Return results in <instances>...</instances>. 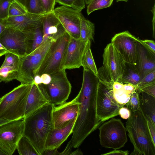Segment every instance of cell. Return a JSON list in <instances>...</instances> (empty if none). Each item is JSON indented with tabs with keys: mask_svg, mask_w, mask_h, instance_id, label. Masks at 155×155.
<instances>
[{
	"mask_svg": "<svg viewBox=\"0 0 155 155\" xmlns=\"http://www.w3.org/2000/svg\"><path fill=\"white\" fill-rule=\"evenodd\" d=\"M0 49L2 50H6L0 42Z\"/></svg>",
	"mask_w": 155,
	"mask_h": 155,
	"instance_id": "obj_52",
	"label": "cell"
},
{
	"mask_svg": "<svg viewBox=\"0 0 155 155\" xmlns=\"http://www.w3.org/2000/svg\"><path fill=\"white\" fill-rule=\"evenodd\" d=\"M96 114L99 121L103 122L119 115L121 107L113 96L112 87L99 81L96 98Z\"/></svg>",
	"mask_w": 155,
	"mask_h": 155,
	"instance_id": "obj_10",
	"label": "cell"
},
{
	"mask_svg": "<svg viewBox=\"0 0 155 155\" xmlns=\"http://www.w3.org/2000/svg\"><path fill=\"white\" fill-rule=\"evenodd\" d=\"M65 70L61 69L51 74V80L49 84L38 85L47 102L54 105L66 102L71 92V85Z\"/></svg>",
	"mask_w": 155,
	"mask_h": 155,
	"instance_id": "obj_7",
	"label": "cell"
},
{
	"mask_svg": "<svg viewBox=\"0 0 155 155\" xmlns=\"http://www.w3.org/2000/svg\"><path fill=\"white\" fill-rule=\"evenodd\" d=\"M44 14H35L28 12L22 15L8 17L3 20L6 27L25 33L41 26Z\"/></svg>",
	"mask_w": 155,
	"mask_h": 155,
	"instance_id": "obj_17",
	"label": "cell"
},
{
	"mask_svg": "<svg viewBox=\"0 0 155 155\" xmlns=\"http://www.w3.org/2000/svg\"><path fill=\"white\" fill-rule=\"evenodd\" d=\"M81 66L83 67V69L91 71L97 77V69L91 48H88L85 52L83 58Z\"/></svg>",
	"mask_w": 155,
	"mask_h": 155,
	"instance_id": "obj_29",
	"label": "cell"
},
{
	"mask_svg": "<svg viewBox=\"0 0 155 155\" xmlns=\"http://www.w3.org/2000/svg\"><path fill=\"white\" fill-rule=\"evenodd\" d=\"M24 33L27 40V55L32 52L41 44L43 38L42 25Z\"/></svg>",
	"mask_w": 155,
	"mask_h": 155,
	"instance_id": "obj_22",
	"label": "cell"
},
{
	"mask_svg": "<svg viewBox=\"0 0 155 155\" xmlns=\"http://www.w3.org/2000/svg\"><path fill=\"white\" fill-rule=\"evenodd\" d=\"M155 97V84L146 87L140 91Z\"/></svg>",
	"mask_w": 155,
	"mask_h": 155,
	"instance_id": "obj_42",
	"label": "cell"
},
{
	"mask_svg": "<svg viewBox=\"0 0 155 155\" xmlns=\"http://www.w3.org/2000/svg\"><path fill=\"white\" fill-rule=\"evenodd\" d=\"M9 121L8 120L4 119H0V125L9 122Z\"/></svg>",
	"mask_w": 155,
	"mask_h": 155,
	"instance_id": "obj_50",
	"label": "cell"
},
{
	"mask_svg": "<svg viewBox=\"0 0 155 155\" xmlns=\"http://www.w3.org/2000/svg\"><path fill=\"white\" fill-rule=\"evenodd\" d=\"M56 0H41L45 13L53 12Z\"/></svg>",
	"mask_w": 155,
	"mask_h": 155,
	"instance_id": "obj_38",
	"label": "cell"
},
{
	"mask_svg": "<svg viewBox=\"0 0 155 155\" xmlns=\"http://www.w3.org/2000/svg\"><path fill=\"white\" fill-rule=\"evenodd\" d=\"M6 28L4 20L0 19V35Z\"/></svg>",
	"mask_w": 155,
	"mask_h": 155,
	"instance_id": "obj_48",
	"label": "cell"
},
{
	"mask_svg": "<svg viewBox=\"0 0 155 155\" xmlns=\"http://www.w3.org/2000/svg\"><path fill=\"white\" fill-rule=\"evenodd\" d=\"M28 12L25 6L16 0H12L9 6L8 17L20 16Z\"/></svg>",
	"mask_w": 155,
	"mask_h": 155,
	"instance_id": "obj_32",
	"label": "cell"
},
{
	"mask_svg": "<svg viewBox=\"0 0 155 155\" xmlns=\"http://www.w3.org/2000/svg\"><path fill=\"white\" fill-rule=\"evenodd\" d=\"M112 89L114 99L121 107L127 104L133 93L125 89L124 84L118 81L114 83Z\"/></svg>",
	"mask_w": 155,
	"mask_h": 155,
	"instance_id": "obj_25",
	"label": "cell"
},
{
	"mask_svg": "<svg viewBox=\"0 0 155 155\" xmlns=\"http://www.w3.org/2000/svg\"><path fill=\"white\" fill-rule=\"evenodd\" d=\"M19 68L15 66H6L0 68V82H8L17 78Z\"/></svg>",
	"mask_w": 155,
	"mask_h": 155,
	"instance_id": "obj_28",
	"label": "cell"
},
{
	"mask_svg": "<svg viewBox=\"0 0 155 155\" xmlns=\"http://www.w3.org/2000/svg\"><path fill=\"white\" fill-rule=\"evenodd\" d=\"M99 80L91 71L83 69L81 87L75 97L79 102V113L71 140L74 148L79 147L85 139L102 124L96 114V98Z\"/></svg>",
	"mask_w": 155,
	"mask_h": 155,
	"instance_id": "obj_1",
	"label": "cell"
},
{
	"mask_svg": "<svg viewBox=\"0 0 155 155\" xmlns=\"http://www.w3.org/2000/svg\"><path fill=\"white\" fill-rule=\"evenodd\" d=\"M0 155H6V154L0 148Z\"/></svg>",
	"mask_w": 155,
	"mask_h": 155,
	"instance_id": "obj_53",
	"label": "cell"
},
{
	"mask_svg": "<svg viewBox=\"0 0 155 155\" xmlns=\"http://www.w3.org/2000/svg\"><path fill=\"white\" fill-rule=\"evenodd\" d=\"M55 149L51 150H45L42 155H60V153Z\"/></svg>",
	"mask_w": 155,
	"mask_h": 155,
	"instance_id": "obj_46",
	"label": "cell"
},
{
	"mask_svg": "<svg viewBox=\"0 0 155 155\" xmlns=\"http://www.w3.org/2000/svg\"><path fill=\"white\" fill-rule=\"evenodd\" d=\"M73 147L71 140L68 142L65 149L61 152L60 153V155H69L72 151Z\"/></svg>",
	"mask_w": 155,
	"mask_h": 155,
	"instance_id": "obj_45",
	"label": "cell"
},
{
	"mask_svg": "<svg viewBox=\"0 0 155 155\" xmlns=\"http://www.w3.org/2000/svg\"><path fill=\"white\" fill-rule=\"evenodd\" d=\"M147 120V123L149 130L151 135L152 140L155 143V124L153 122L150 117L145 115Z\"/></svg>",
	"mask_w": 155,
	"mask_h": 155,
	"instance_id": "obj_39",
	"label": "cell"
},
{
	"mask_svg": "<svg viewBox=\"0 0 155 155\" xmlns=\"http://www.w3.org/2000/svg\"><path fill=\"white\" fill-rule=\"evenodd\" d=\"M117 2H120V1H124L125 2H127L128 1V0H116Z\"/></svg>",
	"mask_w": 155,
	"mask_h": 155,
	"instance_id": "obj_56",
	"label": "cell"
},
{
	"mask_svg": "<svg viewBox=\"0 0 155 155\" xmlns=\"http://www.w3.org/2000/svg\"><path fill=\"white\" fill-rule=\"evenodd\" d=\"M91 41H83L70 37L62 61L61 69L79 68L81 66L84 55L91 48Z\"/></svg>",
	"mask_w": 155,
	"mask_h": 155,
	"instance_id": "obj_12",
	"label": "cell"
},
{
	"mask_svg": "<svg viewBox=\"0 0 155 155\" xmlns=\"http://www.w3.org/2000/svg\"><path fill=\"white\" fill-rule=\"evenodd\" d=\"M139 41L149 51L155 54V42L152 40H139Z\"/></svg>",
	"mask_w": 155,
	"mask_h": 155,
	"instance_id": "obj_40",
	"label": "cell"
},
{
	"mask_svg": "<svg viewBox=\"0 0 155 155\" xmlns=\"http://www.w3.org/2000/svg\"><path fill=\"white\" fill-rule=\"evenodd\" d=\"M47 102L38 85L33 84L28 97L25 117L38 109Z\"/></svg>",
	"mask_w": 155,
	"mask_h": 155,
	"instance_id": "obj_21",
	"label": "cell"
},
{
	"mask_svg": "<svg viewBox=\"0 0 155 155\" xmlns=\"http://www.w3.org/2000/svg\"><path fill=\"white\" fill-rule=\"evenodd\" d=\"M12 0H0V19L4 20L8 17L9 9Z\"/></svg>",
	"mask_w": 155,
	"mask_h": 155,
	"instance_id": "obj_37",
	"label": "cell"
},
{
	"mask_svg": "<svg viewBox=\"0 0 155 155\" xmlns=\"http://www.w3.org/2000/svg\"><path fill=\"white\" fill-rule=\"evenodd\" d=\"M76 120H73L63 128L58 129L53 128L47 137L45 146V150L58 149L72 133Z\"/></svg>",
	"mask_w": 155,
	"mask_h": 155,
	"instance_id": "obj_20",
	"label": "cell"
},
{
	"mask_svg": "<svg viewBox=\"0 0 155 155\" xmlns=\"http://www.w3.org/2000/svg\"><path fill=\"white\" fill-rule=\"evenodd\" d=\"M140 99V106L144 114L149 116L155 124V97L141 91Z\"/></svg>",
	"mask_w": 155,
	"mask_h": 155,
	"instance_id": "obj_24",
	"label": "cell"
},
{
	"mask_svg": "<svg viewBox=\"0 0 155 155\" xmlns=\"http://www.w3.org/2000/svg\"><path fill=\"white\" fill-rule=\"evenodd\" d=\"M23 119L10 121L0 125V148L6 155H12L18 143L23 136Z\"/></svg>",
	"mask_w": 155,
	"mask_h": 155,
	"instance_id": "obj_11",
	"label": "cell"
},
{
	"mask_svg": "<svg viewBox=\"0 0 155 155\" xmlns=\"http://www.w3.org/2000/svg\"><path fill=\"white\" fill-rule=\"evenodd\" d=\"M42 24L43 38L41 44L49 38L56 40L66 32L53 12L43 15Z\"/></svg>",
	"mask_w": 155,
	"mask_h": 155,
	"instance_id": "obj_19",
	"label": "cell"
},
{
	"mask_svg": "<svg viewBox=\"0 0 155 155\" xmlns=\"http://www.w3.org/2000/svg\"><path fill=\"white\" fill-rule=\"evenodd\" d=\"M155 84V70L149 73L140 80L137 87L140 91L144 88Z\"/></svg>",
	"mask_w": 155,
	"mask_h": 155,
	"instance_id": "obj_36",
	"label": "cell"
},
{
	"mask_svg": "<svg viewBox=\"0 0 155 155\" xmlns=\"http://www.w3.org/2000/svg\"><path fill=\"white\" fill-rule=\"evenodd\" d=\"M155 4L153 6V7L151 11L153 14V18L152 20V26H153V36L154 38L155 37Z\"/></svg>",
	"mask_w": 155,
	"mask_h": 155,
	"instance_id": "obj_47",
	"label": "cell"
},
{
	"mask_svg": "<svg viewBox=\"0 0 155 155\" xmlns=\"http://www.w3.org/2000/svg\"><path fill=\"white\" fill-rule=\"evenodd\" d=\"M140 91L137 88L132 94L128 102L125 105L130 111H134L140 107Z\"/></svg>",
	"mask_w": 155,
	"mask_h": 155,
	"instance_id": "obj_33",
	"label": "cell"
},
{
	"mask_svg": "<svg viewBox=\"0 0 155 155\" xmlns=\"http://www.w3.org/2000/svg\"><path fill=\"white\" fill-rule=\"evenodd\" d=\"M70 36L66 32L50 46L36 73L35 75L43 74L49 75L61 70L65 52Z\"/></svg>",
	"mask_w": 155,
	"mask_h": 155,
	"instance_id": "obj_8",
	"label": "cell"
},
{
	"mask_svg": "<svg viewBox=\"0 0 155 155\" xmlns=\"http://www.w3.org/2000/svg\"><path fill=\"white\" fill-rule=\"evenodd\" d=\"M8 51L6 50H2L0 49V57L4 55Z\"/></svg>",
	"mask_w": 155,
	"mask_h": 155,
	"instance_id": "obj_51",
	"label": "cell"
},
{
	"mask_svg": "<svg viewBox=\"0 0 155 155\" xmlns=\"http://www.w3.org/2000/svg\"><path fill=\"white\" fill-rule=\"evenodd\" d=\"M79 104L75 98L70 101L54 105L52 112L54 128H63L76 120L79 113Z\"/></svg>",
	"mask_w": 155,
	"mask_h": 155,
	"instance_id": "obj_15",
	"label": "cell"
},
{
	"mask_svg": "<svg viewBox=\"0 0 155 155\" xmlns=\"http://www.w3.org/2000/svg\"><path fill=\"white\" fill-rule=\"evenodd\" d=\"M54 106L47 102L23 119V136L30 141L39 155H42L47 137L54 128L52 112Z\"/></svg>",
	"mask_w": 155,
	"mask_h": 155,
	"instance_id": "obj_2",
	"label": "cell"
},
{
	"mask_svg": "<svg viewBox=\"0 0 155 155\" xmlns=\"http://www.w3.org/2000/svg\"><path fill=\"white\" fill-rule=\"evenodd\" d=\"M83 153L79 149H77L73 151H71L69 155H83Z\"/></svg>",
	"mask_w": 155,
	"mask_h": 155,
	"instance_id": "obj_49",
	"label": "cell"
},
{
	"mask_svg": "<svg viewBox=\"0 0 155 155\" xmlns=\"http://www.w3.org/2000/svg\"><path fill=\"white\" fill-rule=\"evenodd\" d=\"M4 55L5 59L1 67L12 66L19 68L20 64L19 56L9 51L7 52Z\"/></svg>",
	"mask_w": 155,
	"mask_h": 155,
	"instance_id": "obj_35",
	"label": "cell"
},
{
	"mask_svg": "<svg viewBox=\"0 0 155 155\" xmlns=\"http://www.w3.org/2000/svg\"><path fill=\"white\" fill-rule=\"evenodd\" d=\"M141 79L135 65L126 63L124 71L118 82L130 84L137 87Z\"/></svg>",
	"mask_w": 155,
	"mask_h": 155,
	"instance_id": "obj_23",
	"label": "cell"
},
{
	"mask_svg": "<svg viewBox=\"0 0 155 155\" xmlns=\"http://www.w3.org/2000/svg\"><path fill=\"white\" fill-rule=\"evenodd\" d=\"M103 58V65L97 70V77L100 81L111 88L121 78L126 63L111 42L104 48Z\"/></svg>",
	"mask_w": 155,
	"mask_h": 155,
	"instance_id": "obj_5",
	"label": "cell"
},
{
	"mask_svg": "<svg viewBox=\"0 0 155 155\" xmlns=\"http://www.w3.org/2000/svg\"><path fill=\"white\" fill-rule=\"evenodd\" d=\"M16 149L20 155H39L30 141L24 136L19 140Z\"/></svg>",
	"mask_w": 155,
	"mask_h": 155,
	"instance_id": "obj_27",
	"label": "cell"
},
{
	"mask_svg": "<svg viewBox=\"0 0 155 155\" xmlns=\"http://www.w3.org/2000/svg\"><path fill=\"white\" fill-rule=\"evenodd\" d=\"M138 39L126 31L115 34L111 39V43L126 63L136 65Z\"/></svg>",
	"mask_w": 155,
	"mask_h": 155,
	"instance_id": "obj_13",
	"label": "cell"
},
{
	"mask_svg": "<svg viewBox=\"0 0 155 155\" xmlns=\"http://www.w3.org/2000/svg\"><path fill=\"white\" fill-rule=\"evenodd\" d=\"M86 5H88L92 0H84Z\"/></svg>",
	"mask_w": 155,
	"mask_h": 155,
	"instance_id": "obj_54",
	"label": "cell"
},
{
	"mask_svg": "<svg viewBox=\"0 0 155 155\" xmlns=\"http://www.w3.org/2000/svg\"><path fill=\"white\" fill-rule=\"evenodd\" d=\"M33 84L21 83L0 98V119L12 121L24 118L27 99Z\"/></svg>",
	"mask_w": 155,
	"mask_h": 155,
	"instance_id": "obj_4",
	"label": "cell"
},
{
	"mask_svg": "<svg viewBox=\"0 0 155 155\" xmlns=\"http://www.w3.org/2000/svg\"><path fill=\"white\" fill-rule=\"evenodd\" d=\"M128 135L134 147L130 155H155V143L150 133L146 117L141 107L131 111L126 122Z\"/></svg>",
	"mask_w": 155,
	"mask_h": 155,
	"instance_id": "obj_3",
	"label": "cell"
},
{
	"mask_svg": "<svg viewBox=\"0 0 155 155\" xmlns=\"http://www.w3.org/2000/svg\"><path fill=\"white\" fill-rule=\"evenodd\" d=\"M80 31L79 39L82 41L94 40V24L86 19L81 14L80 17Z\"/></svg>",
	"mask_w": 155,
	"mask_h": 155,
	"instance_id": "obj_26",
	"label": "cell"
},
{
	"mask_svg": "<svg viewBox=\"0 0 155 155\" xmlns=\"http://www.w3.org/2000/svg\"><path fill=\"white\" fill-rule=\"evenodd\" d=\"M56 2L81 12L84 8L86 5L84 0H56Z\"/></svg>",
	"mask_w": 155,
	"mask_h": 155,
	"instance_id": "obj_34",
	"label": "cell"
},
{
	"mask_svg": "<svg viewBox=\"0 0 155 155\" xmlns=\"http://www.w3.org/2000/svg\"><path fill=\"white\" fill-rule=\"evenodd\" d=\"M53 13L71 37L79 38L81 11L62 5L54 8Z\"/></svg>",
	"mask_w": 155,
	"mask_h": 155,
	"instance_id": "obj_14",
	"label": "cell"
},
{
	"mask_svg": "<svg viewBox=\"0 0 155 155\" xmlns=\"http://www.w3.org/2000/svg\"><path fill=\"white\" fill-rule=\"evenodd\" d=\"M114 0H92L87 5V12L89 15L93 12L111 6Z\"/></svg>",
	"mask_w": 155,
	"mask_h": 155,
	"instance_id": "obj_31",
	"label": "cell"
},
{
	"mask_svg": "<svg viewBox=\"0 0 155 155\" xmlns=\"http://www.w3.org/2000/svg\"><path fill=\"white\" fill-rule=\"evenodd\" d=\"M139 40L137 43L135 66L142 79L147 74L155 70V54L146 48Z\"/></svg>",
	"mask_w": 155,
	"mask_h": 155,
	"instance_id": "obj_18",
	"label": "cell"
},
{
	"mask_svg": "<svg viewBox=\"0 0 155 155\" xmlns=\"http://www.w3.org/2000/svg\"><path fill=\"white\" fill-rule=\"evenodd\" d=\"M41 83L44 84H48L51 82V77L50 75L47 74H43L40 75Z\"/></svg>",
	"mask_w": 155,
	"mask_h": 155,
	"instance_id": "obj_44",
	"label": "cell"
},
{
	"mask_svg": "<svg viewBox=\"0 0 155 155\" xmlns=\"http://www.w3.org/2000/svg\"><path fill=\"white\" fill-rule=\"evenodd\" d=\"M24 5L29 13L38 15L45 14L41 0H25Z\"/></svg>",
	"mask_w": 155,
	"mask_h": 155,
	"instance_id": "obj_30",
	"label": "cell"
},
{
	"mask_svg": "<svg viewBox=\"0 0 155 155\" xmlns=\"http://www.w3.org/2000/svg\"><path fill=\"white\" fill-rule=\"evenodd\" d=\"M129 151L127 150H123L118 149H114V150L109 152L102 154V155H128Z\"/></svg>",
	"mask_w": 155,
	"mask_h": 155,
	"instance_id": "obj_43",
	"label": "cell"
},
{
	"mask_svg": "<svg viewBox=\"0 0 155 155\" xmlns=\"http://www.w3.org/2000/svg\"><path fill=\"white\" fill-rule=\"evenodd\" d=\"M55 41L49 38L31 53L19 57L17 80L21 84H34L36 71L49 48Z\"/></svg>",
	"mask_w": 155,
	"mask_h": 155,
	"instance_id": "obj_6",
	"label": "cell"
},
{
	"mask_svg": "<svg viewBox=\"0 0 155 155\" xmlns=\"http://www.w3.org/2000/svg\"><path fill=\"white\" fill-rule=\"evenodd\" d=\"M119 115L122 119H127L130 116L131 112L127 107L123 106L120 108Z\"/></svg>",
	"mask_w": 155,
	"mask_h": 155,
	"instance_id": "obj_41",
	"label": "cell"
},
{
	"mask_svg": "<svg viewBox=\"0 0 155 155\" xmlns=\"http://www.w3.org/2000/svg\"><path fill=\"white\" fill-rule=\"evenodd\" d=\"M0 42L10 52L19 57L26 55V38L23 32L6 27L0 35Z\"/></svg>",
	"mask_w": 155,
	"mask_h": 155,
	"instance_id": "obj_16",
	"label": "cell"
},
{
	"mask_svg": "<svg viewBox=\"0 0 155 155\" xmlns=\"http://www.w3.org/2000/svg\"><path fill=\"white\" fill-rule=\"evenodd\" d=\"M17 0L21 3H22V4H23L24 5V1L25 0Z\"/></svg>",
	"mask_w": 155,
	"mask_h": 155,
	"instance_id": "obj_55",
	"label": "cell"
},
{
	"mask_svg": "<svg viewBox=\"0 0 155 155\" xmlns=\"http://www.w3.org/2000/svg\"><path fill=\"white\" fill-rule=\"evenodd\" d=\"M99 129L100 143L104 147L118 149L127 141L126 128L119 119H110L102 124Z\"/></svg>",
	"mask_w": 155,
	"mask_h": 155,
	"instance_id": "obj_9",
	"label": "cell"
}]
</instances>
